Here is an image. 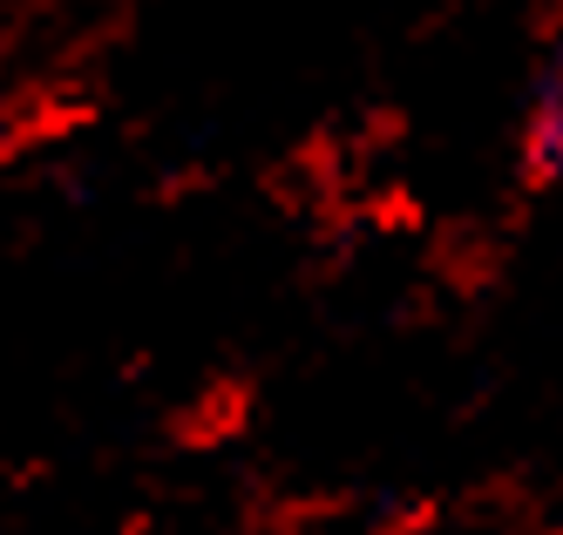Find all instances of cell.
Listing matches in <instances>:
<instances>
[{
    "mask_svg": "<svg viewBox=\"0 0 563 535\" xmlns=\"http://www.w3.org/2000/svg\"><path fill=\"white\" fill-rule=\"evenodd\" d=\"M522 170L543 190H563V27L543 41L530 96H522Z\"/></svg>",
    "mask_w": 563,
    "mask_h": 535,
    "instance_id": "obj_1",
    "label": "cell"
},
{
    "mask_svg": "<svg viewBox=\"0 0 563 535\" xmlns=\"http://www.w3.org/2000/svg\"><path fill=\"white\" fill-rule=\"evenodd\" d=\"M8 143H14V102L0 96V156H8Z\"/></svg>",
    "mask_w": 563,
    "mask_h": 535,
    "instance_id": "obj_2",
    "label": "cell"
}]
</instances>
